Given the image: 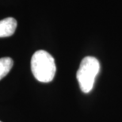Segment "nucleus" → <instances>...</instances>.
<instances>
[{
  "label": "nucleus",
  "mask_w": 122,
  "mask_h": 122,
  "mask_svg": "<svg viewBox=\"0 0 122 122\" xmlns=\"http://www.w3.org/2000/svg\"><path fill=\"white\" fill-rule=\"evenodd\" d=\"M31 70L39 82H52L56 71L54 58L45 50L36 51L31 59Z\"/></svg>",
  "instance_id": "1"
},
{
  "label": "nucleus",
  "mask_w": 122,
  "mask_h": 122,
  "mask_svg": "<svg viewBox=\"0 0 122 122\" xmlns=\"http://www.w3.org/2000/svg\"><path fill=\"white\" fill-rule=\"evenodd\" d=\"M100 70V63L95 57L86 56L82 59L77 71V80L83 93L91 91L95 79Z\"/></svg>",
  "instance_id": "2"
},
{
  "label": "nucleus",
  "mask_w": 122,
  "mask_h": 122,
  "mask_svg": "<svg viewBox=\"0 0 122 122\" xmlns=\"http://www.w3.org/2000/svg\"><path fill=\"white\" fill-rule=\"evenodd\" d=\"M17 21L14 18H6L0 21V37H8L14 33Z\"/></svg>",
  "instance_id": "3"
},
{
  "label": "nucleus",
  "mask_w": 122,
  "mask_h": 122,
  "mask_svg": "<svg viewBox=\"0 0 122 122\" xmlns=\"http://www.w3.org/2000/svg\"><path fill=\"white\" fill-rule=\"evenodd\" d=\"M14 61L10 57H2L0 59V80L2 79L13 67Z\"/></svg>",
  "instance_id": "4"
},
{
  "label": "nucleus",
  "mask_w": 122,
  "mask_h": 122,
  "mask_svg": "<svg viewBox=\"0 0 122 122\" xmlns=\"http://www.w3.org/2000/svg\"><path fill=\"white\" fill-rule=\"evenodd\" d=\"M0 122H2V121H0Z\"/></svg>",
  "instance_id": "5"
}]
</instances>
